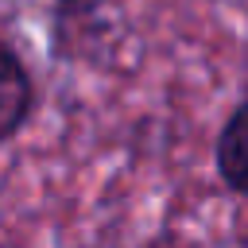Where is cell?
<instances>
[{
  "instance_id": "cell-2",
  "label": "cell",
  "mask_w": 248,
  "mask_h": 248,
  "mask_svg": "<svg viewBox=\"0 0 248 248\" xmlns=\"http://www.w3.org/2000/svg\"><path fill=\"white\" fill-rule=\"evenodd\" d=\"M35 108V81L23 66V58L0 39V143H8Z\"/></svg>"
},
{
  "instance_id": "cell-3",
  "label": "cell",
  "mask_w": 248,
  "mask_h": 248,
  "mask_svg": "<svg viewBox=\"0 0 248 248\" xmlns=\"http://www.w3.org/2000/svg\"><path fill=\"white\" fill-rule=\"evenodd\" d=\"M136 248H205V244H198L194 236H182V232H174V229H163V232L147 236V240L136 244Z\"/></svg>"
},
{
  "instance_id": "cell-4",
  "label": "cell",
  "mask_w": 248,
  "mask_h": 248,
  "mask_svg": "<svg viewBox=\"0 0 248 248\" xmlns=\"http://www.w3.org/2000/svg\"><path fill=\"white\" fill-rule=\"evenodd\" d=\"M62 12H70V16H89V12H97L105 0H54Z\"/></svg>"
},
{
  "instance_id": "cell-1",
  "label": "cell",
  "mask_w": 248,
  "mask_h": 248,
  "mask_svg": "<svg viewBox=\"0 0 248 248\" xmlns=\"http://www.w3.org/2000/svg\"><path fill=\"white\" fill-rule=\"evenodd\" d=\"M213 174L225 194L248 202V89L225 112L213 136Z\"/></svg>"
}]
</instances>
